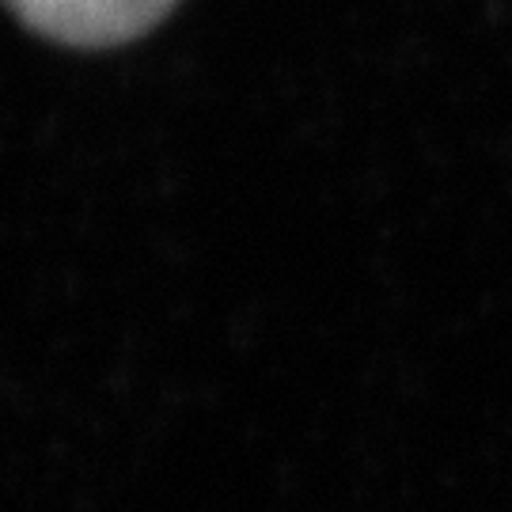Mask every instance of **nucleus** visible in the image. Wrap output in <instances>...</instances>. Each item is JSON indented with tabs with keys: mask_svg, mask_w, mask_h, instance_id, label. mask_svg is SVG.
<instances>
[{
	"mask_svg": "<svg viewBox=\"0 0 512 512\" xmlns=\"http://www.w3.org/2000/svg\"><path fill=\"white\" fill-rule=\"evenodd\" d=\"M4 8L54 42L107 50L156 27L175 0H4Z\"/></svg>",
	"mask_w": 512,
	"mask_h": 512,
	"instance_id": "f257e3e1",
	"label": "nucleus"
}]
</instances>
